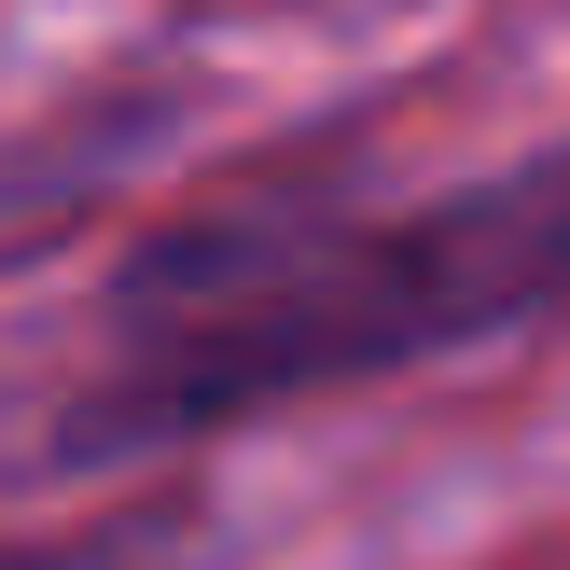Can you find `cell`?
Returning <instances> with one entry per match:
<instances>
[{
  "mask_svg": "<svg viewBox=\"0 0 570 570\" xmlns=\"http://www.w3.org/2000/svg\"><path fill=\"white\" fill-rule=\"evenodd\" d=\"M0 570H167V529H83V543H0Z\"/></svg>",
  "mask_w": 570,
  "mask_h": 570,
  "instance_id": "obj_2",
  "label": "cell"
},
{
  "mask_svg": "<svg viewBox=\"0 0 570 570\" xmlns=\"http://www.w3.org/2000/svg\"><path fill=\"white\" fill-rule=\"evenodd\" d=\"M557 306H570V139L432 209H334V195L195 209L111 265L70 362L56 460H154L237 417H293L321 390L460 362Z\"/></svg>",
  "mask_w": 570,
  "mask_h": 570,
  "instance_id": "obj_1",
  "label": "cell"
}]
</instances>
